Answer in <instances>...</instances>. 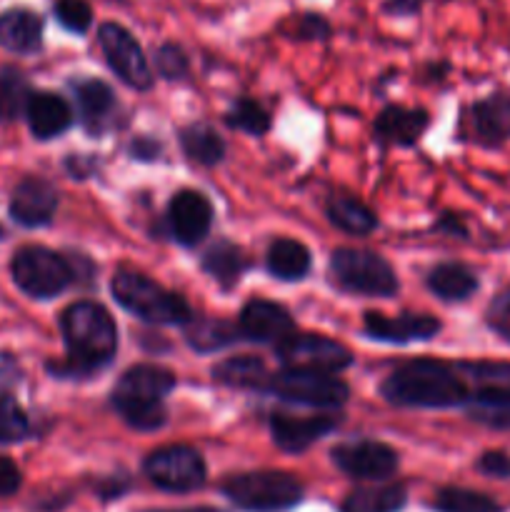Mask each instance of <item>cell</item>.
Here are the masks:
<instances>
[{"instance_id": "obj_18", "label": "cell", "mask_w": 510, "mask_h": 512, "mask_svg": "<svg viewBox=\"0 0 510 512\" xmlns=\"http://www.w3.org/2000/svg\"><path fill=\"white\" fill-rule=\"evenodd\" d=\"M295 330L288 310L270 300H250L240 313V333L258 343H275L288 338Z\"/></svg>"}, {"instance_id": "obj_16", "label": "cell", "mask_w": 510, "mask_h": 512, "mask_svg": "<svg viewBox=\"0 0 510 512\" xmlns=\"http://www.w3.org/2000/svg\"><path fill=\"white\" fill-rule=\"evenodd\" d=\"M365 335L383 343H415V340H430L440 333V320L433 315L405 313L398 318H385L383 313H365L363 320Z\"/></svg>"}, {"instance_id": "obj_15", "label": "cell", "mask_w": 510, "mask_h": 512, "mask_svg": "<svg viewBox=\"0 0 510 512\" xmlns=\"http://www.w3.org/2000/svg\"><path fill=\"white\" fill-rule=\"evenodd\" d=\"M338 428V418L335 415H300L290 413H275L270 420V433H273L275 445L288 453H300V450L310 448L315 440L325 438L328 433Z\"/></svg>"}, {"instance_id": "obj_19", "label": "cell", "mask_w": 510, "mask_h": 512, "mask_svg": "<svg viewBox=\"0 0 510 512\" xmlns=\"http://www.w3.org/2000/svg\"><path fill=\"white\" fill-rule=\"evenodd\" d=\"M470 128L478 143L500 145L510 138V95L495 93L470 108Z\"/></svg>"}, {"instance_id": "obj_5", "label": "cell", "mask_w": 510, "mask_h": 512, "mask_svg": "<svg viewBox=\"0 0 510 512\" xmlns=\"http://www.w3.org/2000/svg\"><path fill=\"white\" fill-rule=\"evenodd\" d=\"M113 298L123 305L135 318L153 325H183L193 318L190 305L178 293H170L163 285L150 280L148 275L135 273V270H120L115 273Z\"/></svg>"}, {"instance_id": "obj_44", "label": "cell", "mask_w": 510, "mask_h": 512, "mask_svg": "<svg viewBox=\"0 0 510 512\" xmlns=\"http://www.w3.org/2000/svg\"><path fill=\"white\" fill-rule=\"evenodd\" d=\"M148 512H225L218 508H188V510H148Z\"/></svg>"}, {"instance_id": "obj_9", "label": "cell", "mask_w": 510, "mask_h": 512, "mask_svg": "<svg viewBox=\"0 0 510 512\" xmlns=\"http://www.w3.org/2000/svg\"><path fill=\"white\" fill-rule=\"evenodd\" d=\"M275 353L285 370H308V373L335 375L353 363V355L345 345L313 333H290L275 345Z\"/></svg>"}, {"instance_id": "obj_39", "label": "cell", "mask_w": 510, "mask_h": 512, "mask_svg": "<svg viewBox=\"0 0 510 512\" xmlns=\"http://www.w3.org/2000/svg\"><path fill=\"white\" fill-rule=\"evenodd\" d=\"M480 473L490 475V478L510 480V453H500V450H490L478 460Z\"/></svg>"}, {"instance_id": "obj_33", "label": "cell", "mask_w": 510, "mask_h": 512, "mask_svg": "<svg viewBox=\"0 0 510 512\" xmlns=\"http://www.w3.org/2000/svg\"><path fill=\"white\" fill-rule=\"evenodd\" d=\"M438 512H503L493 498L465 488H443L435 498Z\"/></svg>"}, {"instance_id": "obj_7", "label": "cell", "mask_w": 510, "mask_h": 512, "mask_svg": "<svg viewBox=\"0 0 510 512\" xmlns=\"http://www.w3.org/2000/svg\"><path fill=\"white\" fill-rule=\"evenodd\" d=\"M330 270H333V278L350 293L370 295V298H390L400 288L395 270L390 268L388 260L380 258L378 253H368V250H335L333 258H330Z\"/></svg>"}, {"instance_id": "obj_35", "label": "cell", "mask_w": 510, "mask_h": 512, "mask_svg": "<svg viewBox=\"0 0 510 512\" xmlns=\"http://www.w3.org/2000/svg\"><path fill=\"white\" fill-rule=\"evenodd\" d=\"M228 125L230 128L243 130V133L263 135L265 130H268L270 118H268V113H265V110L255 103V100L243 98V100H238V103L233 105V110L228 113Z\"/></svg>"}, {"instance_id": "obj_26", "label": "cell", "mask_w": 510, "mask_h": 512, "mask_svg": "<svg viewBox=\"0 0 510 512\" xmlns=\"http://www.w3.org/2000/svg\"><path fill=\"white\" fill-rule=\"evenodd\" d=\"M328 218L335 228L350 235H368L378 228V218L373 210L350 195H333L328 200Z\"/></svg>"}, {"instance_id": "obj_1", "label": "cell", "mask_w": 510, "mask_h": 512, "mask_svg": "<svg viewBox=\"0 0 510 512\" xmlns=\"http://www.w3.org/2000/svg\"><path fill=\"white\" fill-rule=\"evenodd\" d=\"M388 403L403 408H455L465 403V380L458 365L440 360H410L380 385Z\"/></svg>"}, {"instance_id": "obj_8", "label": "cell", "mask_w": 510, "mask_h": 512, "mask_svg": "<svg viewBox=\"0 0 510 512\" xmlns=\"http://www.w3.org/2000/svg\"><path fill=\"white\" fill-rule=\"evenodd\" d=\"M10 273H13L15 285L23 290L30 298H55L58 293H63L65 288L73 280V268L68 265V260L63 255L53 253L48 248H40V245H28V248H20L13 255V263H10Z\"/></svg>"}, {"instance_id": "obj_12", "label": "cell", "mask_w": 510, "mask_h": 512, "mask_svg": "<svg viewBox=\"0 0 510 512\" xmlns=\"http://www.w3.org/2000/svg\"><path fill=\"white\" fill-rule=\"evenodd\" d=\"M98 43L105 60L123 83L135 90H148L153 85V70L138 40L118 23H103L98 28Z\"/></svg>"}, {"instance_id": "obj_17", "label": "cell", "mask_w": 510, "mask_h": 512, "mask_svg": "<svg viewBox=\"0 0 510 512\" xmlns=\"http://www.w3.org/2000/svg\"><path fill=\"white\" fill-rule=\"evenodd\" d=\"M55 208H58V193L53 185L40 178H25L10 198V215L15 223L25 225V228L48 225L53 220Z\"/></svg>"}, {"instance_id": "obj_22", "label": "cell", "mask_w": 510, "mask_h": 512, "mask_svg": "<svg viewBox=\"0 0 510 512\" xmlns=\"http://www.w3.org/2000/svg\"><path fill=\"white\" fill-rule=\"evenodd\" d=\"M428 128V113L425 110L400 108V105H390L375 120V133L383 140L398 145H410L423 135Z\"/></svg>"}, {"instance_id": "obj_13", "label": "cell", "mask_w": 510, "mask_h": 512, "mask_svg": "<svg viewBox=\"0 0 510 512\" xmlns=\"http://www.w3.org/2000/svg\"><path fill=\"white\" fill-rule=\"evenodd\" d=\"M333 463L350 478L385 480L398 470V453L385 443L355 440L333 450Z\"/></svg>"}, {"instance_id": "obj_4", "label": "cell", "mask_w": 510, "mask_h": 512, "mask_svg": "<svg viewBox=\"0 0 510 512\" xmlns=\"http://www.w3.org/2000/svg\"><path fill=\"white\" fill-rule=\"evenodd\" d=\"M465 380L463 408L480 425L510 430V363H455Z\"/></svg>"}, {"instance_id": "obj_28", "label": "cell", "mask_w": 510, "mask_h": 512, "mask_svg": "<svg viewBox=\"0 0 510 512\" xmlns=\"http://www.w3.org/2000/svg\"><path fill=\"white\" fill-rule=\"evenodd\" d=\"M403 485H378V488L353 490L340 505V512H400L405 505Z\"/></svg>"}, {"instance_id": "obj_34", "label": "cell", "mask_w": 510, "mask_h": 512, "mask_svg": "<svg viewBox=\"0 0 510 512\" xmlns=\"http://www.w3.org/2000/svg\"><path fill=\"white\" fill-rule=\"evenodd\" d=\"M30 425L23 408L10 395H0V445L18 443L28 435Z\"/></svg>"}, {"instance_id": "obj_20", "label": "cell", "mask_w": 510, "mask_h": 512, "mask_svg": "<svg viewBox=\"0 0 510 512\" xmlns=\"http://www.w3.org/2000/svg\"><path fill=\"white\" fill-rule=\"evenodd\" d=\"M0 45L10 53L30 55L43 45V20L33 10L10 8L0 15Z\"/></svg>"}, {"instance_id": "obj_6", "label": "cell", "mask_w": 510, "mask_h": 512, "mask_svg": "<svg viewBox=\"0 0 510 512\" xmlns=\"http://www.w3.org/2000/svg\"><path fill=\"white\" fill-rule=\"evenodd\" d=\"M223 493L230 503L248 512H278L288 510L303 500V485L298 478L275 470L235 475L225 480Z\"/></svg>"}, {"instance_id": "obj_31", "label": "cell", "mask_w": 510, "mask_h": 512, "mask_svg": "<svg viewBox=\"0 0 510 512\" xmlns=\"http://www.w3.org/2000/svg\"><path fill=\"white\" fill-rule=\"evenodd\" d=\"M205 273L213 275L220 285L230 288V285L238 283L240 273L245 270V258L240 253V248H235L233 243H215L213 248L205 253L203 258Z\"/></svg>"}, {"instance_id": "obj_37", "label": "cell", "mask_w": 510, "mask_h": 512, "mask_svg": "<svg viewBox=\"0 0 510 512\" xmlns=\"http://www.w3.org/2000/svg\"><path fill=\"white\" fill-rule=\"evenodd\" d=\"M155 68L163 78L175 80V78H183L188 73V58H185L183 50L173 43H165L163 48L155 53Z\"/></svg>"}, {"instance_id": "obj_23", "label": "cell", "mask_w": 510, "mask_h": 512, "mask_svg": "<svg viewBox=\"0 0 510 512\" xmlns=\"http://www.w3.org/2000/svg\"><path fill=\"white\" fill-rule=\"evenodd\" d=\"M75 90V100H78V113L83 118V123L88 125L90 130H100L103 128L105 120L110 118L115 108V95L103 80H93L85 78L78 80L73 85Z\"/></svg>"}, {"instance_id": "obj_40", "label": "cell", "mask_w": 510, "mask_h": 512, "mask_svg": "<svg viewBox=\"0 0 510 512\" xmlns=\"http://www.w3.org/2000/svg\"><path fill=\"white\" fill-rule=\"evenodd\" d=\"M20 483H23V475H20L18 465L0 455V498H10L18 493Z\"/></svg>"}, {"instance_id": "obj_42", "label": "cell", "mask_w": 510, "mask_h": 512, "mask_svg": "<svg viewBox=\"0 0 510 512\" xmlns=\"http://www.w3.org/2000/svg\"><path fill=\"white\" fill-rule=\"evenodd\" d=\"M20 378V368L15 363V358L10 355H0V395H5V390L10 388L13 383H18Z\"/></svg>"}, {"instance_id": "obj_25", "label": "cell", "mask_w": 510, "mask_h": 512, "mask_svg": "<svg viewBox=\"0 0 510 512\" xmlns=\"http://www.w3.org/2000/svg\"><path fill=\"white\" fill-rule=\"evenodd\" d=\"M428 288L438 295L440 300H468L478 290V275L463 263H443L430 270Z\"/></svg>"}, {"instance_id": "obj_10", "label": "cell", "mask_w": 510, "mask_h": 512, "mask_svg": "<svg viewBox=\"0 0 510 512\" xmlns=\"http://www.w3.org/2000/svg\"><path fill=\"white\" fill-rule=\"evenodd\" d=\"M270 393L290 400V403L313 405V408H340L348 400L350 390L340 378L328 373H308V370H283L270 375Z\"/></svg>"}, {"instance_id": "obj_21", "label": "cell", "mask_w": 510, "mask_h": 512, "mask_svg": "<svg viewBox=\"0 0 510 512\" xmlns=\"http://www.w3.org/2000/svg\"><path fill=\"white\" fill-rule=\"evenodd\" d=\"M25 115H28L30 130L40 140L55 138L73 123V110L55 93H30Z\"/></svg>"}, {"instance_id": "obj_43", "label": "cell", "mask_w": 510, "mask_h": 512, "mask_svg": "<svg viewBox=\"0 0 510 512\" xmlns=\"http://www.w3.org/2000/svg\"><path fill=\"white\" fill-rule=\"evenodd\" d=\"M423 0H385V10L395 15H410L420 8Z\"/></svg>"}, {"instance_id": "obj_29", "label": "cell", "mask_w": 510, "mask_h": 512, "mask_svg": "<svg viewBox=\"0 0 510 512\" xmlns=\"http://www.w3.org/2000/svg\"><path fill=\"white\" fill-rule=\"evenodd\" d=\"M180 145H183L185 155L200 165H215L223 160L225 143L210 125L195 123L180 133Z\"/></svg>"}, {"instance_id": "obj_38", "label": "cell", "mask_w": 510, "mask_h": 512, "mask_svg": "<svg viewBox=\"0 0 510 512\" xmlns=\"http://www.w3.org/2000/svg\"><path fill=\"white\" fill-rule=\"evenodd\" d=\"M485 320H488L490 328H493L505 343H510V288L500 290V293L490 300Z\"/></svg>"}, {"instance_id": "obj_14", "label": "cell", "mask_w": 510, "mask_h": 512, "mask_svg": "<svg viewBox=\"0 0 510 512\" xmlns=\"http://www.w3.org/2000/svg\"><path fill=\"white\" fill-rule=\"evenodd\" d=\"M168 220L178 243L195 245L208 235L213 223V205L198 190H183L170 200Z\"/></svg>"}, {"instance_id": "obj_24", "label": "cell", "mask_w": 510, "mask_h": 512, "mask_svg": "<svg viewBox=\"0 0 510 512\" xmlns=\"http://www.w3.org/2000/svg\"><path fill=\"white\" fill-rule=\"evenodd\" d=\"M270 370L255 355H238L228 358L213 368V380L230 385V388H248V390H265L270 380Z\"/></svg>"}, {"instance_id": "obj_30", "label": "cell", "mask_w": 510, "mask_h": 512, "mask_svg": "<svg viewBox=\"0 0 510 512\" xmlns=\"http://www.w3.org/2000/svg\"><path fill=\"white\" fill-rule=\"evenodd\" d=\"M240 328L225 323V320H188V333L185 340L193 345L200 353H213V350H223L238 340Z\"/></svg>"}, {"instance_id": "obj_2", "label": "cell", "mask_w": 510, "mask_h": 512, "mask_svg": "<svg viewBox=\"0 0 510 512\" xmlns=\"http://www.w3.org/2000/svg\"><path fill=\"white\" fill-rule=\"evenodd\" d=\"M65 348H68L70 375H85L100 370L113 360L118 348V330L108 310L90 300L70 305L60 318Z\"/></svg>"}, {"instance_id": "obj_27", "label": "cell", "mask_w": 510, "mask_h": 512, "mask_svg": "<svg viewBox=\"0 0 510 512\" xmlns=\"http://www.w3.org/2000/svg\"><path fill=\"white\" fill-rule=\"evenodd\" d=\"M268 270L280 280H303L310 270V253L303 243L280 238L268 250Z\"/></svg>"}, {"instance_id": "obj_3", "label": "cell", "mask_w": 510, "mask_h": 512, "mask_svg": "<svg viewBox=\"0 0 510 512\" xmlns=\"http://www.w3.org/2000/svg\"><path fill=\"white\" fill-rule=\"evenodd\" d=\"M175 388V375L158 365H135L113 388V408L135 430H158L165 423V395Z\"/></svg>"}, {"instance_id": "obj_32", "label": "cell", "mask_w": 510, "mask_h": 512, "mask_svg": "<svg viewBox=\"0 0 510 512\" xmlns=\"http://www.w3.org/2000/svg\"><path fill=\"white\" fill-rule=\"evenodd\" d=\"M30 100L28 80L20 70L0 68V120H15Z\"/></svg>"}, {"instance_id": "obj_36", "label": "cell", "mask_w": 510, "mask_h": 512, "mask_svg": "<svg viewBox=\"0 0 510 512\" xmlns=\"http://www.w3.org/2000/svg\"><path fill=\"white\" fill-rule=\"evenodd\" d=\"M55 18L70 33H85L93 23V10L85 0H55Z\"/></svg>"}, {"instance_id": "obj_41", "label": "cell", "mask_w": 510, "mask_h": 512, "mask_svg": "<svg viewBox=\"0 0 510 512\" xmlns=\"http://www.w3.org/2000/svg\"><path fill=\"white\" fill-rule=\"evenodd\" d=\"M330 33V25L328 20L320 18V15H303L298 20V38H325Z\"/></svg>"}, {"instance_id": "obj_11", "label": "cell", "mask_w": 510, "mask_h": 512, "mask_svg": "<svg viewBox=\"0 0 510 512\" xmlns=\"http://www.w3.org/2000/svg\"><path fill=\"white\" fill-rule=\"evenodd\" d=\"M145 475L160 490L188 493L205 483V463L198 450L188 448V445H165L148 455Z\"/></svg>"}]
</instances>
